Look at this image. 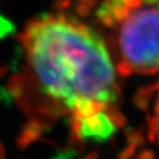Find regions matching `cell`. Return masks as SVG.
<instances>
[{"mask_svg":"<svg viewBox=\"0 0 159 159\" xmlns=\"http://www.w3.org/2000/svg\"><path fill=\"white\" fill-rule=\"evenodd\" d=\"M39 93L69 110L76 97L102 104L120 98L115 70L103 38L65 13H47L29 20L16 35Z\"/></svg>","mask_w":159,"mask_h":159,"instance_id":"1","label":"cell"},{"mask_svg":"<svg viewBox=\"0 0 159 159\" xmlns=\"http://www.w3.org/2000/svg\"><path fill=\"white\" fill-rule=\"evenodd\" d=\"M118 38L122 63L130 74L159 73V11L144 8L123 21Z\"/></svg>","mask_w":159,"mask_h":159,"instance_id":"2","label":"cell"},{"mask_svg":"<svg viewBox=\"0 0 159 159\" xmlns=\"http://www.w3.org/2000/svg\"><path fill=\"white\" fill-rule=\"evenodd\" d=\"M115 130L116 127L109 120V118L103 111L84 118L80 122V135L83 140L104 143L114 134Z\"/></svg>","mask_w":159,"mask_h":159,"instance_id":"3","label":"cell"},{"mask_svg":"<svg viewBox=\"0 0 159 159\" xmlns=\"http://www.w3.org/2000/svg\"><path fill=\"white\" fill-rule=\"evenodd\" d=\"M49 127L50 124L42 123L38 119H30L29 122L24 124V127L20 130V134L16 138V147L20 150L26 149L30 144H33L38 139H40L42 134L47 129H49Z\"/></svg>","mask_w":159,"mask_h":159,"instance_id":"4","label":"cell"},{"mask_svg":"<svg viewBox=\"0 0 159 159\" xmlns=\"http://www.w3.org/2000/svg\"><path fill=\"white\" fill-rule=\"evenodd\" d=\"M102 108H103V104L94 99L85 98V97H76L73 103L71 113L80 119H84L102 111Z\"/></svg>","mask_w":159,"mask_h":159,"instance_id":"5","label":"cell"},{"mask_svg":"<svg viewBox=\"0 0 159 159\" xmlns=\"http://www.w3.org/2000/svg\"><path fill=\"white\" fill-rule=\"evenodd\" d=\"M154 88L153 87H142L137 90L134 98H133V103L134 105L142 110V111H147L148 110V107H149V103H150V99L154 94Z\"/></svg>","mask_w":159,"mask_h":159,"instance_id":"6","label":"cell"},{"mask_svg":"<svg viewBox=\"0 0 159 159\" xmlns=\"http://www.w3.org/2000/svg\"><path fill=\"white\" fill-rule=\"evenodd\" d=\"M105 111V115L109 118V120L116 127V128H123L127 124V118L119 111V109L116 108L115 104H103V108Z\"/></svg>","mask_w":159,"mask_h":159,"instance_id":"7","label":"cell"},{"mask_svg":"<svg viewBox=\"0 0 159 159\" xmlns=\"http://www.w3.org/2000/svg\"><path fill=\"white\" fill-rule=\"evenodd\" d=\"M95 16H97L98 21L102 23V24H103L104 26H107V28H113V26L116 24L115 19H114V16H113V13H111V10H110V8H109L108 5H105L104 3H102V4L98 7V9H97V11H95Z\"/></svg>","mask_w":159,"mask_h":159,"instance_id":"8","label":"cell"},{"mask_svg":"<svg viewBox=\"0 0 159 159\" xmlns=\"http://www.w3.org/2000/svg\"><path fill=\"white\" fill-rule=\"evenodd\" d=\"M124 134H125L127 142H128L129 144L135 145L137 148L144 145V143H145L144 134H143V132H142L140 129H134V128H130V127H129V128L125 129Z\"/></svg>","mask_w":159,"mask_h":159,"instance_id":"9","label":"cell"},{"mask_svg":"<svg viewBox=\"0 0 159 159\" xmlns=\"http://www.w3.org/2000/svg\"><path fill=\"white\" fill-rule=\"evenodd\" d=\"M16 33V26L14 25V23L0 14V40H3V39L10 36V35H14Z\"/></svg>","mask_w":159,"mask_h":159,"instance_id":"10","label":"cell"},{"mask_svg":"<svg viewBox=\"0 0 159 159\" xmlns=\"http://www.w3.org/2000/svg\"><path fill=\"white\" fill-rule=\"evenodd\" d=\"M79 152H80L79 149L68 145V148L58 150L50 159H76V157L79 155Z\"/></svg>","mask_w":159,"mask_h":159,"instance_id":"11","label":"cell"},{"mask_svg":"<svg viewBox=\"0 0 159 159\" xmlns=\"http://www.w3.org/2000/svg\"><path fill=\"white\" fill-rule=\"evenodd\" d=\"M0 103L5 107L13 105V98H11L10 93L8 92L5 85H0Z\"/></svg>","mask_w":159,"mask_h":159,"instance_id":"12","label":"cell"},{"mask_svg":"<svg viewBox=\"0 0 159 159\" xmlns=\"http://www.w3.org/2000/svg\"><path fill=\"white\" fill-rule=\"evenodd\" d=\"M137 152V147L133 144H128L118 155V159H132V157Z\"/></svg>","mask_w":159,"mask_h":159,"instance_id":"13","label":"cell"},{"mask_svg":"<svg viewBox=\"0 0 159 159\" xmlns=\"http://www.w3.org/2000/svg\"><path fill=\"white\" fill-rule=\"evenodd\" d=\"M75 13L79 16L85 18V16H88L90 14V7L88 4H85V3H79L75 7Z\"/></svg>","mask_w":159,"mask_h":159,"instance_id":"14","label":"cell"},{"mask_svg":"<svg viewBox=\"0 0 159 159\" xmlns=\"http://www.w3.org/2000/svg\"><path fill=\"white\" fill-rule=\"evenodd\" d=\"M70 0H54V9L59 13H65L66 9L70 7Z\"/></svg>","mask_w":159,"mask_h":159,"instance_id":"15","label":"cell"},{"mask_svg":"<svg viewBox=\"0 0 159 159\" xmlns=\"http://www.w3.org/2000/svg\"><path fill=\"white\" fill-rule=\"evenodd\" d=\"M153 88H154V92L158 93V98H157V102H155V105H154V115L153 116H155L158 120H159V83L155 84V85H153ZM155 143L159 144V137L155 139Z\"/></svg>","mask_w":159,"mask_h":159,"instance_id":"16","label":"cell"},{"mask_svg":"<svg viewBox=\"0 0 159 159\" xmlns=\"http://www.w3.org/2000/svg\"><path fill=\"white\" fill-rule=\"evenodd\" d=\"M123 2V5L125 8H128L129 10H133V9H137L140 7L142 4V0H122Z\"/></svg>","mask_w":159,"mask_h":159,"instance_id":"17","label":"cell"},{"mask_svg":"<svg viewBox=\"0 0 159 159\" xmlns=\"http://www.w3.org/2000/svg\"><path fill=\"white\" fill-rule=\"evenodd\" d=\"M135 159H155V157H154L153 150H150V149H145V150L140 152Z\"/></svg>","mask_w":159,"mask_h":159,"instance_id":"18","label":"cell"},{"mask_svg":"<svg viewBox=\"0 0 159 159\" xmlns=\"http://www.w3.org/2000/svg\"><path fill=\"white\" fill-rule=\"evenodd\" d=\"M10 70V68L9 66H7V65H3V66H0V79H2L3 76H5L7 74H8V71Z\"/></svg>","mask_w":159,"mask_h":159,"instance_id":"19","label":"cell"},{"mask_svg":"<svg viewBox=\"0 0 159 159\" xmlns=\"http://www.w3.org/2000/svg\"><path fill=\"white\" fill-rule=\"evenodd\" d=\"M83 159H99V154L97 152H90L88 153Z\"/></svg>","mask_w":159,"mask_h":159,"instance_id":"20","label":"cell"},{"mask_svg":"<svg viewBox=\"0 0 159 159\" xmlns=\"http://www.w3.org/2000/svg\"><path fill=\"white\" fill-rule=\"evenodd\" d=\"M79 3H85V4H88L90 8L92 7H95L97 5V3H98V0H78Z\"/></svg>","mask_w":159,"mask_h":159,"instance_id":"21","label":"cell"},{"mask_svg":"<svg viewBox=\"0 0 159 159\" xmlns=\"http://www.w3.org/2000/svg\"><path fill=\"white\" fill-rule=\"evenodd\" d=\"M0 159H5V149L2 143H0Z\"/></svg>","mask_w":159,"mask_h":159,"instance_id":"22","label":"cell"},{"mask_svg":"<svg viewBox=\"0 0 159 159\" xmlns=\"http://www.w3.org/2000/svg\"><path fill=\"white\" fill-rule=\"evenodd\" d=\"M144 2H145L147 4H158L159 0H144Z\"/></svg>","mask_w":159,"mask_h":159,"instance_id":"23","label":"cell"}]
</instances>
